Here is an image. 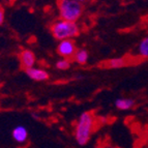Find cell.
I'll list each match as a JSON object with an SVG mask.
<instances>
[{
	"label": "cell",
	"mask_w": 148,
	"mask_h": 148,
	"mask_svg": "<svg viewBox=\"0 0 148 148\" xmlns=\"http://www.w3.org/2000/svg\"><path fill=\"white\" fill-rule=\"evenodd\" d=\"M95 126V118L91 112H83L79 116L75 125L74 137L77 144L85 146L91 139Z\"/></svg>",
	"instance_id": "obj_1"
},
{
	"label": "cell",
	"mask_w": 148,
	"mask_h": 148,
	"mask_svg": "<svg viewBox=\"0 0 148 148\" xmlns=\"http://www.w3.org/2000/svg\"><path fill=\"white\" fill-rule=\"evenodd\" d=\"M50 30L54 38L59 42L64 40H74L81 31L79 24L77 22H71L62 19L54 21L50 27Z\"/></svg>",
	"instance_id": "obj_2"
},
{
	"label": "cell",
	"mask_w": 148,
	"mask_h": 148,
	"mask_svg": "<svg viewBox=\"0 0 148 148\" xmlns=\"http://www.w3.org/2000/svg\"><path fill=\"white\" fill-rule=\"evenodd\" d=\"M59 17L62 20L78 22L84 12V4L75 0H58Z\"/></svg>",
	"instance_id": "obj_3"
},
{
	"label": "cell",
	"mask_w": 148,
	"mask_h": 148,
	"mask_svg": "<svg viewBox=\"0 0 148 148\" xmlns=\"http://www.w3.org/2000/svg\"><path fill=\"white\" fill-rule=\"evenodd\" d=\"M77 45L74 40H60L57 46V53L62 58L73 59L75 53L77 51Z\"/></svg>",
	"instance_id": "obj_4"
},
{
	"label": "cell",
	"mask_w": 148,
	"mask_h": 148,
	"mask_svg": "<svg viewBox=\"0 0 148 148\" xmlns=\"http://www.w3.org/2000/svg\"><path fill=\"white\" fill-rule=\"evenodd\" d=\"M19 57H20L21 65H22L23 69H25V71L28 69H31V67H34L35 62H36V57H35L33 51L25 49L20 53Z\"/></svg>",
	"instance_id": "obj_5"
},
{
	"label": "cell",
	"mask_w": 148,
	"mask_h": 148,
	"mask_svg": "<svg viewBox=\"0 0 148 148\" xmlns=\"http://www.w3.org/2000/svg\"><path fill=\"white\" fill-rule=\"evenodd\" d=\"M26 75L30 79L37 82H44L49 79V73L44 69L40 67H31V69H26Z\"/></svg>",
	"instance_id": "obj_6"
},
{
	"label": "cell",
	"mask_w": 148,
	"mask_h": 148,
	"mask_svg": "<svg viewBox=\"0 0 148 148\" xmlns=\"http://www.w3.org/2000/svg\"><path fill=\"white\" fill-rule=\"evenodd\" d=\"M12 139L15 142L19 144H24L28 140V131L27 128L23 125H18L12 130Z\"/></svg>",
	"instance_id": "obj_7"
},
{
	"label": "cell",
	"mask_w": 148,
	"mask_h": 148,
	"mask_svg": "<svg viewBox=\"0 0 148 148\" xmlns=\"http://www.w3.org/2000/svg\"><path fill=\"white\" fill-rule=\"evenodd\" d=\"M88 59H89V53L85 49H77L76 53H75L74 57H73V60L76 63L80 64V65L86 64L88 62Z\"/></svg>",
	"instance_id": "obj_8"
},
{
	"label": "cell",
	"mask_w": 148,
	"mask_h": 148,
	"mask_svg": "<svg viewBox=\"0 0 148 148\" xmlns=\"http://www.w3.org/2000/svg\"><path fill=\"white\" fill-rule=\"evenodd\" d=\"M135 106V101L132 99H116L115 101V107H116L118 110L120 111H127V110H131Z\"/></svg>",
	"instance_id": "obj_9"
},
{
	"label": "cell",
	"mask_w": 148,
	"mask_h": 148,
	"mask_svg": "<svg viewBox=\"0 0 148 148\" xmlns=\"http://www.w3.org/2000/svg\"><path fill=\"white\" fill-rule=\"evenodd\" d=\"M126 64H127L126 59H124L122 57H116V58L109 59L106 62V66L109 69H121V67L126 66Z\"/></svg>",
	"instance_id": "obj_10"
},
{
	"label": "cell",
	"mask_w": 148,
	"mask_h": 148,
	"mask_svg": "<svg viewBox=\"0 0 148 148\" xmlns=\"http://www.w3.org/2000/svg\"><path fill=\"white\" fill-rule=\"evenodd\" d=\"M138 54L142 58H148V36L141 40L138 47Z\"/></svg>",
	"instance_id": "obj_11"
},
{
	"label": "cell",
	"mask_w": 148,
	"mask_h": 148,
	"mask_svg": "<svg viewBox=\"0 0 148 148\" xmlns=\"http://www.w3.org/2000/svg\"><path fill=\"white\" fill-rule=\"evenodd\" d=\"M56 67L60 71H66L71 67L72 65V62H71V59H66V58H61L58 61L56 62Z\"/></svg>",
	"instance_id": "obj_12"
},
{
	"label": "cell",
	"mask_w": 148,
	"mask_h": 148,
	"mask_svg": "<svg viewBox=\"0 0 148 148\" xmlns=\"http://www.w3.org/2000/svg\"><path fill=\"white\" fill-rule=\"evenodd\" d=\"M4 18H5V14L3 8L0 6V25H2L3 22H4Z\"/></svg>",
	"instance_id": "obj_13"
},
{
	"label": "cell",
	"mask_w": 148,
	"mask_h": 148,
	"mask_svg": "<svg viewBox=\"0 0 148 148\" xmlns=\"http://www.w3.org/2000/svg\"><path fill=\"white\" fill-rule=\"evenodd\" d=\"M75 1H78V2L82 3V4H84V3H85V2H86L87 0H75Z\"/></svg>",
	"instance_id": "obj_14"
},
{
	"label": "cell",
	"mask_w": 148,
	"mask_h": 148,
	"mask_svg": "<svg viewBox=\"0 0 148 148\" xmlns=\"http://www.w3.org/2000/svg\"><path fill=\"white\" fill-rule=\"evenodd\" d=\"M107 148H119V147H116V146H109V147Z\"/></svg>",
	"instance_id": "obj_15"
},
{
	"label": "cell",
	"mask_w": 148,
	"mask_h": 148,
	"mask_svg": "<svg viewBox=\"0 0 148 148\" xmlns=\"http://www.w3.org/2000/svg\"><path fill=\"white\" fill-rule=\"evenodd\" d=\"M91 1H99V0H91Z\"/></svg>",
	"instance_id": "obj_16"
},
{
	"label": "cell",
	"mask_w": 148,
	"mask_h": 148,
	"mask_svg": "<svg viewBox=\"0 0 148 148\" xmlns=\"http://www.w3.org/2000/svg\"><path fill=\"white\" fill-rule=\"evenodd\" d=\"M125 1H127V0H125Z\"/></svg>",
	"instance_id": "obj_17"
}]
</instances>
